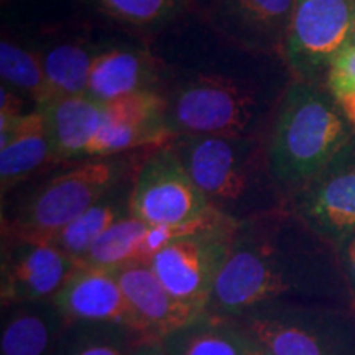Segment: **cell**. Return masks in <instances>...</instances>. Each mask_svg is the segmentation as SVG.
<instances>
[{"mask_svg": "<svg viewBox=\"0 0 355 355\" xmlns=\"http://www.w3.org/2000/svg\"><path fill=\"white\" fill-rule=\"evenodd\" d=\"M130 211L146 225H183L216 209L166 144L150 150L141 162L133 180Z\"/></svg>", "mask_w": 355, "mask_h": 355, "instance_id": "cell-9", "label": "cell"}, {"mask_svg": "<svg viewBox=\"0 0 355 355\" xmlns=\"http://www.w3.org/2000/svg\"><path fill=\"white\" fill-rule=\"evenodd\" d=\"M326 87L355 132V43L345 46L332 61Z\"/></svg>", "mask_w": 355, "mask_h": 355, "instance_id": "cell-26", "label": "cell"}, {"mask_svg": "<svg viewBox=\"0 0 355 355\" xmlns=\"http://www.w3.org/2000/svg\"><path fill=\"white\" fill-rule=\"evenodd\" d=\"M87 12L150 43L193 12L189 0H78Z\"/></svg>", "mask_w": 355, "mask_h": 355, "instance_id": "cell-20", "label": "cell"}, {"mask_svg": "<svg viewBox=\"0 0 355 355\" xmlns=\"http://www.w3.org/2000/svg\"><path fill=\"white\" fill-rule=\"evenodd\" d=\"M350 311H352L354 318H355V303H350Z\"/></svg>", "mask_w": 355, "mask_h": 355, "instance_id": "cell-31", "label": "cell"}, {"mask_svg": "<svg viewBox=\"0 0 355 355\" xmlns=\"http://www.w3.org/2000/svg\"><path fill=\"white\" fill-rule=\"evenodd\" d=\"M326 84L293 79L266 135L270 175L285 206L354 137Z\"/></svg>", "mask_w": 355, "mask_h": 355, "instance_id": "cell-4", "label": "cell"}, {"mask_svg": "<svg viewBox=\"0 0 355 355\" xmlns=\"http://www.w3.org/2000/svg\"><path fill=\"white\" fill-rule=\"evenodd\" d=\"M350 303L334 245L282 207L239 224L206 311L239 318L265 306Z\"/></svg>", "mask_w": 355, "mask_h": 355, "instance_id": "cell-2", "label": "cell"}, {"mask_svg": "<svg viewBox=\"0 0 355 355\" xmlns=\"http://www.w3.org/2000/svg\"><path fill=\"white\" fill-rule=\"evenodd\" d=\"M148 46L166 68L162 96L173 137L266 139L293 81L283 56L242 50L194 12Z\"/></svg>", "mask_w": 355, "mask_h": 355, "instance_id": "cell-1", "label": "cell"}, {"mask_svg": "<svg viewBox=\"0 0 355 355\" xmlns=\"http://www.w3.org/2000/svg\"><path fill=\"white\" fill-rule=\"evenodd\" d=\"M146 337L114 324L69 322L55 355H130Z\"/></svg>", "mask_w": 355, "mask_h": 355, "instance_id": "cell-24", "label": "cell"}, {"mask_svg": "<svg viewBox=\"0 0 355 355\" xmlns=\"http://www.w3.org/2000/svg\"><path fill=\"white\" fill-rule=\"evenodd\" d=\"M189 3L194 13L204 17L207 13V10L211 8L212 3H214V0H189Z\"/></svg>", "mask_w": 355, "mask_h": 355, "instance_id": "cell-29", "label": "cell"}, {"mask_svg": "<svg viewBox=\"0 0 355 355\" xmlns=\"http://www.w3.org/2000/svg\"><path fill=\"white\" fill-rule=\"evenodd\" d=\"M51 301L69 322L114 324L150 339L112 268L76 263Z\"/></svg>", "mask_w": 355, "mask_h": 355, "instance_id": "cell-13", "label": "cell"}, {"mask_svg": "<svg viewBox=\"0 0 355 355\" xmlns=\"http://www.w3.org/2000/svg\"><path fill=\"white\" fill-rule=\"evenodd\" d=\"M165 81V64L148 43L139 38L133 42L109 40L91 69L87 94L107 104L133 92L155 91L162 94Z\"/></svg>", "mask_w": 355, "mask_h": 355, "instance_id": "cell-14", "label": "cell"}, {"mask_svg": "<svg viewBox=\"0 0 355 355\" xmlns=\"http://www.w3.org/2000/svg\"><path fill=\"white\" fill-rule=\"evenodd\" d=\"M109 40H96L92 35H81L79 30H74L73 35H58L53 30L40 43H32L42 60L53 99L87 94L91 69Z\"/></svg>", "mask_w": 355, "mask_h": 355, "instance_id": "cell-17", "label": "cell"}, {"mask_svg": "<svg viewBox=\"0 0 355 355\" xmlns=\"http://www.w3.org/2000/svg\"><path fill=\"white\" fill-rule=\"evenodd\" d=\"M293 7L295 0H214L202 19L242 50L282 56Z\"/></svg>", "mask_w": 355, "mask_h": 355, "instance_id": "cell-12", "label": "cell"}, {"mask_svg": "<svg viewBox=\"0 0 355 355\" xmlns=\"http://www.w3.org/2000/svg\"><path fill=\"white\" fill-rule=\"evenodd\" d=\"M150 150L66 163L2 196V237L48 241L122 181L135 176Z\"/></svg>", "mask_w": 355, "mask_h": 355, "instance_id": "cell-3", "label": "cell"}, {"mask_svg": "<svg viewBox=\"0 0 355 355\" xmlns=\"http://www.w3.org/2000/svg\"><path fill=\"white\" fill-rule=\"evenodd\" d=\"M146 230L148 225L141 220L132 216L125 217L105 230L76 263L99 268H117L132 261H139Z\"/></svg>", "mask_w": 355, "mask_h": 355, "instance_id": "cell-25", "label": "cell"}, {"mask_svg": "<svg viewBox=\"0 0 355 355\" xmlns=\"http://www.w3.org/2000/svg\"><path fill=\"white\" fill-rule=\"evenodd\" d=\"M286 207L332 245L355 232V133Z\"/></svg>", "mask_w": 355, "mask_h": 355, "instance_id": "cell-10", "label": "cell"}, {"mask_svg": "<svg viewBox=\"0 0 355 355\" xmlns=\"http://www.w3.org/2000/svg\"><path fill=\"white\" fill-rule=\"evenodd\" d=\"M112 270L150 339L162 340L204 313L175 298L148 263L132 261Z\"/></svg>", "mask_w": 355, "mask_h": 355, "instance_id": "cell-15", "label": "cell"}, {"mask_svg": "<svg viewBox=\"0 0 355 355\" xmlns=\"http://www.w3.org/2000/svg\"><path fill=\"white\" fill-rule=\"evenodd\" d=\"M168 355H252L254 339L232 318L204 311L159 340Z\"/></svg>", "mask_w": 355, "mask_h": 355, "instance_id": "cell-21", "label": "cell"}, {"mask_svg": "<svg viewBox=\"0 0 355 355\" xmlns=\"http://www.w3.org/2000/svg\"><path fill=\"white\" fill-rule=\"evenodd\" d=\"M133 180L135 176L128 178L110 189L78 219L48 239V242L69 259L78 261L105 230H109L119 220L132 216L130 201Z\"/></svg>", "mask_w": 355, "mask_h": 355, "instance_id": "cell-22", "label": "cell"}, {"mask_svg": "<svg viewBox=\"0 0 355 355\" xmlns=\"http://www.w3.org/2000/svg\"><path fill=\"white\" fill-rule=\"evenodd\" d=\"M355 43V0H295L283 60L293 79L326 84L334 58Z\"/></svg>", "mask_w": 355, "mask_h": 355, "instance_id": "cell-8", "label": "cell"}, {"mask_svg": "<svg viewBox=\"0 0 355 355\" xmlns=\"http://www.w3.org/2000/svg\"><path fill=\"white\" fill-rule=\"evenodd\" d=\"M130 355H168L157 339H141L132 349Z\"/></svg>", "mask_w": 355, "mask_h": 355, "instance_id": "cell-28", "label": "cell"}, {"mask_svg": "<svg viewBox=\"0 0 355 355\" xmlns=\"http://www.w3.org/2000/svg\"><path fill=\"white\" fill-rule=\"evenodd\" d=\"M55 165L42 112L0 122V188L2 196Z\"/></svg>", "mask_w": 355, "mask_h": 355, "instance_id": "cell-18", "label": "cell"}, {"mask_svg": "<svg viewBox=\"0 0 355 355\" xmlns=\"http://www.w3.org/2000/svg\"><path fill=\"white\" fill-rule=\"evenodd\" d=\"M0 76L2 86L32 101L38 109L53 101L42 60L33 44L26 46L20 40L3 35L0 42Z\"/></svg>", "mask_w": 355, "mask_h": 355, "instance_id": "cell-23", "label": "cell"}, {"mask_svg": "<svg viewBox=\"0 0 355 355\" xmlns=\"http://www.w3.org/2000/svg\"><path fill=\"white\" fill-rule=\"evenodd\" d=\"M44 119L55 165L86 159L104 119V104L89 94L64 96L40 107Z\"/></svg>", "mask_w": 355, "mask_h": 355, "instance_id": "cell-16", "label": "cell"}, {"mask_svg": "<svg viewBox=\"0 0 355 355\" xmlns=\"http://www.w3.org/2000/svg\"><path fill=\"white\" fill-rule=\"evenodd\" d=\"M76 261L48 241L2 237L0 306L51 300Z\"/></svg>", "mask_w": 355, "mask_h": 355, "instance_id": "cell-11", "label": "cell"}, {"mask_svg": "<svg viewBox=\"0 0 355 355\" xmlns=\"http://www.w3.org/2000/svg\"><path fill=\"white\" fill-rule=\"evenodd\" d=\"M212 209L245 222L285 206L261 137L176 135L168 141Z\"/></svg>", "mask_w": 355, "mask_h": 355, "instance_id": "cell-5", "label": "cell"}, {"mask_svg": "<svg viewBox=\"0 0 355 355\" xmlns=\"http://www.w3.org/2000/svg\"><path fill=\"white\" fill-rule=\"evenodd\" d=\"M232 319L270 355H355L350 308L277 304Z\"/></svg>", "mask_w": 355, "mask_h": 355, "instance_id": "cell-6", "label": "cell"}, {"mask_svg": "<svg viewBox=\"0 0 355 355\" xmlns=\"http://www.w3.org/2000/svg\"><path fill=\"white\" fill-rule=\"evenodd\" d=\"M237 227L239 222L216 212L201 227L158 252L148 265L175 298L206 311Z\"/></svg>", "mask_w": 355, "mask_h": 355, "instance_id": "cell-7", "label": "cell"}, {"mask_svg": "<svg viewBox=\"0 0 355 355\" xmlns=\"http://www.w3.org/2000/svg\"><path fill=\"white\" fill-rule=\"evenodd\" d=\"M68 324L51 300L2 306L0 355H55Z\"/></svg>", "mask_w": 355, "mask_h": 355, "instance_id": "cell-19", "label": "cell"}, {"mask_svg": "<svg viewBox=\"0 0 355 355\" xmlns=\"http://www.w3.org/2000/svg\"><path fill=\"white\" fill-rule=\"evenodd\" d=\"M252 355H270L265 349H261L259 344L254 340V349H252Z\"/></svg>", "mask_w": 355, "mask_h": 355, "instance_id": "cell-30", "label": "cell"}, {"mask_svg": "<svg viewBox=\"0 0 355 355\" xmlns=\"http://www.w3.org/2000/svg\"><path fill=\"white\" fill-rule=\"evenodd\" d=\"M340 272L347 285L350 301L355 303V232L345 235L334 245Z\"/></svg>", "mask_w": 355, "mask_h": 355, "instance_id": "cell-27", "label": "cell"}]
</instances>
